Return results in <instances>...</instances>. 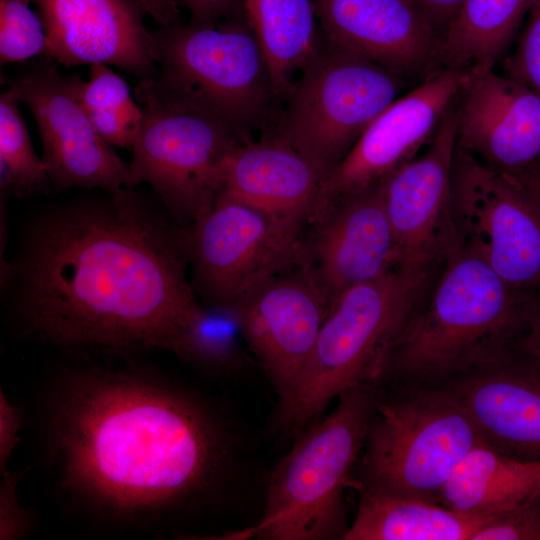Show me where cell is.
<instances>
[{
    "instance_id": "cell-29",
    "label": "cell",
    "mask_w": 540,
    "mask_h": 540,
    "mask_svg": "<svg viewBox=\"0 0 540 540\" xmlns=\"http://www.w3.org/2000/svg\"><path fill=\"white\" fill-rule=\"evenodd\" d=\"M30 3L32 0H0L1 65L46 54V30Z\"/></svg>"
},
{
    "instance_id": "cell-28",
    "label": "cell",
    "mask_w": 540,
    "mask_h": 540,
    "mask_svg": "<svg viewBox=\"0 0 540 540\" xmlns=\"http://www.w3.org/2000/svg\"><path fill=\"white\" fill-rule=\"evenodd\" d=\"M19 97L10 85L0 95V192L26 198L51 189L46 166L33 147L19 109Z\"/></svg>"
},
{
    "instance_id": "cell-10",
    "label": "cell",
    "mask_w": 540,
    "mask_h": 540,
    "mask_svg": "<svg viewBox=\"0 0 540 540\" xmlns=\"http://www.w3.org/2000/svg\"><path fill=\"white\" fill-rule=\"evenodd\" d=\"M452 212L465 252L509 286L540 293V205L514 176L457 147Z\"/></svg>"
},
{
    "instance_id": "cell-38",
    "label": "cell",
    "mask_w": 540,
    "mask_h": 540,
    "mask_svg": "<svg viewBox=\"0 0 540 540\" xmlns=\"http://www.w3.org/2000/svg\"><path fill=\"white\" fill-rule=\"evenodd\" d=\"M540 205V171L514 176Z\"/></svg>"
},
{
    "instance_id": "cell-21",
    "label": "cell",
    "mask_w": 540,
    "mask_h": 540,
    "mask_svg": "<svg viewBox=\"0 0 540 540\" xmlns=\"http://www.w3.org/2000/svg\"><path fill=\"white\" fill-rule=\"evenodd\" d=\"M448 389L484 444L513 458L540 462V374L528 363L513 365L511 359L466 374Z\"/></svg>"
},
{
    "instance_id": "cell-31",
    "label": "cell",
    "mask_w": 540,
    "mask_h": 540,
    "mask_svg": "<svg viewBox=\"0 0 540 540\" xmlns=\"http://www.w3.org/2000/svg\"><path fill=\"white\" fill-rule=\"evenodd\" d=\"M471 540H540V497L495 515Z\"/></svg>"
},
{
    "instance_id": "cell-6",
    "label": "cell",
    "mask_w": 540,
    "mask_h": 540,
    "mask_svg": "<svg viewBox=\"0 0 540 540\" xmlns=\"http://www.w3.org/2000/svg\"><path fill=\"white\" fill-rule=\"evenodd\" d=\"M154 33L158 82L243 141L266 123L276 98L262 49L246 15L211 26Z\"/></svg>"
},
{
    "instance_id": "cell-7",
    "label": "cell",
    "mask_w": 540,
    "mask_h": 540,
    "mask_svg": "<svg viewBox=\"0 0 540 540\" xmlns=\"http://www.w3.org/2000/svg\"><path fill=\"white\" fill-rule=\"evenodd\" d=\"M480 435L449 389H420L379 403L360 455L358 490L437 502Z\"/></svg>"
},
{
    "instance_id": "cell-36",
    "label": "cell",
    "mask_w": 540,
    "mask_h": 540,
    "mask_svg": "<svg viewBox=\"0 0 540 540\" xmlns=\"http://www.w3.org/2000/svg\"><path fill=\"white\" fill-rule=\"evenodd\" d=\"M515 351L540 374V293H538L527 328L519 338Z\"/></svg>"
},
{
    "instance_id": "cell-12",
    "label": "cell",
    "mask_w": 540,
    "mask_h": 540,
    "mask_svg": "<svg viewBox=\"0 0 540 540\" xmlns=\"http://www.w3.org/2000/svg\"><path fill=\"white\" fill-rule=\"evenodd\" d=\"M456 150L452 106L424 153L379 183L398 268L431 274L436 265L461 249L452 212Z\"/></svg>"
},
{
    "instance_id": "cell-3",
    "label": "cell",
    "mask_w": 540,
    "mask_h": 540,
    "mask_svg": "<svg viewBox=\"0 0 540 540\" xmlns=\"http://www.w3.org/2000/svg\"><path fill=\"white\" fill-rule=\"evenodd\" d=\"M537 295L509 286L461 248L445 261L428 301L412 315L385 373L431 380L507 363Z\"/></svg>"
},
{
    "instance_id": "cell-35",
    "label": "cell",
    "mask_w": 540,
    "mask_h": 540,
    "mask_svg": "<svg viewBox=\"0 0 540 540\" xmlns=\"http://www.w3.org/2000/svg\"><path fill=\"white\" fill-rule=\"evenodd\" d=\"M438 39L466 0H410Z\"/></svg>"
},
{
    "instance_id": "cell-20",
    "label": "cell",
    "mask_w": 540,
    "mask_h": 540,
    "mask_svg": "<svg viewBox=\"0 0 540 540\" xmlns=\"http://www.w3.org/2000/svg\"><path fill=\"white\" fill-rule=\"evenodd\" d=\"M324 177L289 144L267 136L235 146L222 162L216 196L302 228L316 209Z\"/></svg>"
},
{
    "instance_id": "cell-14",
    "label": "cell",
    "mask_w": 540,
    "mask_h": 540,
    "mask_svg": "<svg viewBox=\"0 0 540 540\" xmlns=\"http://www.w3.org/2000/svg\"><path fill=\"white\" fill-rule=\"evenodd\" d=\"M294 266L265 279L233 304L249 353L278 396V409L295 393L328 313L309 276L299 265L292 271Z\"/></svg>"
},
{
    "instance_id": "cell-33",
    "label": "cell",
    "mask_w": 540,
    "mask_h": 540,
    "mask_svg": "<svg viewBox=\"0 0 540 540\" xmlns=\"http://www.w3.org/2000/svg\"><path fill=\"white\" fill-rule=\"evenodd\" d=\"M188 11L193 26H211L245 15L243 0H173Z\"/></svg>"
},
{
    "instance_id": "cell-15",
    "label": "cell",
    "mask_w": 540,
    "mask_h": 540,
    "mask_svg": "<svg viewBox=\"0 0 540 540\" xmlns=\"http://www.w3.org/2000/svg\"><path fill=\"white\" fill-rule=\"evenodd\" d=\"M10 85L36 122L42 160L51 188H97L113 192L127 185L129 162L97 132L73 88L71 77L45 65Z\"/></svg>"
},
{
    "instance_id": "cell-4",
    "label": "cell",
    "mask_w": 540,
    "mask_h": 540,
    "mask_svg": "<svg viewBox=\"0 0 540 540\" xmlns=\"http://www.w3.org/2000/svg\"><path fill=\"white\" fill-rule=\"evenodd\" d=\"M383 398L379 380L343 392L329 415L294 435L272 471L260 520L219 539L344 540V492L355 487L354 471Z\"/></svg>"
},
{
    "instance_id": "cell-18",
    "label": "cell",
    "mask_w": 540,
    "mask_h": 540,
    "mask_svg": "<svg viewBox=\"0 0 540 540\" xmlns=\"http://www.w3.org/2000/svg\"><path fill=\"white\" fill-rule=\"evenodd\" d=\"M47 34L45 56L71 68L116 66L139 80L158 75L154 33L138 0H32Z\"/></svg>"
},
{
    "instance_id": "cell-5",
    "label": "cell",
    "mask_w": 540,
    "mask_h": 540,
    "mask_svg": "<svg viewBox=\"0 0 540 540\" xmlns=\"http://www.w3.org/2000/svg\"><path fill=\"white\" fill-rule=\"evenodd\" d=\"M429 276L397 268L332 303L295 393L278 409L286 433L315 421L346 390L381 379Z\"/></svg>"
},
{
    "instance_id": "cell-32",
    "label": "cell",
    "mask_w": 540,
    "mask_h": 540,
    "mask_svg": "<svg viewBox=\"0 0 540 540\" xmlns=\"http://www.w3.org/2000/svg\"><path fill=\"white\" fill-rule=\"evenodd\" d=\"M0 489V538L16 539L28 532L29 519L22 508L17 495V484L20 478L9 470L1 472Z\"/></svg>"
},
{
    "instance_id": "cell-2",
    "label": "cell",
    "mask_w": 540,
    "mask_h": 540,
    "mask_svg": "<svg viewBox=\"0 0 540 540\" xmlns=\"http://www.w3.org/2000/svg\"><path fill=\"white\" fill-rule=\"evenodd\" d=\"M44 416L60 490L114 522H156L210 496L229 472L220 417L146 370H69L50 389Z\"/></svg>"
},
{
    "instance_id": "cell-23",
    "label": "cell",
    "mask_w": 540,
    "mask_h": 540,
    "mask_svg": "<svg viewBox=\"0 0 540 540\" xmlns=\"http://www.w3.org/2000/svg\"><path fill=\"white\" fill-rule=\"evenodd\" d=\"M359 492L344 540H471L495 516L463 513L418 497Z\"/></svg>"
},
{
    "instance_id": "cell-25",
    "label": "cell",
    "mask_w": 540,
    "mask_h": 540,
    "mask_svg": "<svg viewBox=\"0 0 540 540\" xmlns=\"http://www.w3.org/2000/svg\"><path fill=\"white\" fill-rule=\"evenodd\" d=\"M531 0H466L437 41L439 68L491 66L515 36Z\"/></svg>"
},
{
    "instance_id": "cell-9",
    "label": "cell",
    "mask_w": 540,
    "mask_h": 540,
    "mask_svg": "<svg viewBox=\"0 0 540 540\" xmlns=\"http://www.w3.org/2000/svg\"><path fill=\"white\" fill-rule=\"evenodd\" d=\"M134 96L142 124L126 186L150 185L159 201L190 225L213 202L226 155L246 141L178 99L156 77L139 80Z\"/></svg>"
},
{
    "instance_id": "cell-22",
    "label": "cell",
    "mask_w": 540,
    "mask_h": 540,
    "mask_svg": "<svg viewBox=\"0 0 540 540\" xmlns=\"http://www.w3.org/2000/svg\"><path fill=\"white\" fill-rule=\"evenodd\" d=\"M539 497V461L513 458L482 442L455 468L437 503L463 513L496 515Z\"/></svg>"
},
{
    "instance_id": "cell-16",
    "label": "cell",
    "mask_w": 540,
    "mask_h": 540,
    "mask_svg": "<svg viewBox=\"0 0 540 540\" xmlns=\"http://www.w3.org/2000/svg\"><path fill=\"white\" fill-rule=\"evenodd\" d=\"M457 147L500 172L540 171V96L491 66L463 70L453 104Z\"/></svg>"
},
{
    "instance_id": "cell-13",
    "label": "cell",
    "mask_w": 540,
    "mask_h": 540,
    "mask_svg": "<svg viewBox=\"0 0 540 540\" xmlns=\"http://www.w3.org/2000/svg\"><path fill=\"white\" fill-rule=\"evenodd\" d=\"M462 73L437 68L383 110L325 178L311 219L341 198L378 185L414 159L452 108Z\"/></svg>"
},
{
    "instance_id": "cell-19",
    "label": "cell",
    "mask_w": 540,
    "mask_h": 540,
    "mask_svg": "<svg viewBox=\"0 0 540 540\" xmlns=\"http://www.w3.org/2000/svg\"><path fill=\"white\" fill-rule=\"evenodd\" d=\"M324 41L404 74L436 64L437 37L410 0H313Z\"/></svg>"
},
{
    "instance_id": "cell-26",
    "label": "cell",
    "mask_w": 540,
    "mask_h": 540,
    "mask_svg": "<svg viewBox=\"0 0 540 540\" xmlns=\"http://www.w3.org/2000/svg\"><path fill=\"white\" fill-rule=\"evenodd\" d=\"M246 351L235 306L201 303L184 331L177 357L204 372L230 375L245 368Z\"/></svg>"
},
{
    "instance_id": "cell-27",
    "label": "cell",
    "mask_w": 540,
    "mask_h": 540,
    "mask_svg": "<svg viewBox=\"0 0 540 540\" xmlns=\"http://www.w3.org/2000/svg\"><path fill=\"white\" fill-rule=\"evenodd\" d=\"M76 96L101 137L110 145L130 149L142 124V110L128 83L106 64H93L89 78L72 75Z\"/></svg>"
},
{
    "instance_id": "cell-17",
    "label": "cell",
    "mask_w": 540,
    "mask_h": 540,
    "mask_svg": "<svg viewBox=\"0 0 540 540\" xmlns=\"http://www.w3.org/2000/svg\"><path fill=\"white\" fill-rule=\"evenodd\" d=\"M298 265L328 306L345 291L394 269L397 250L379 184L336 201L311 220Z\"/></svg>"
},
{
    "instance_id": "cell-11",
    "label": "cell",
    "mask_w": 540,
    "mask_h": 540,
    "mask_svg": "<svg viewBox=\"0 0 540 540\" xmlns=\"http://www.w3.org/2000/svg\"><path fill=\"white\" fill-rule=\"evenodd\" d=\"M190 227V283L202 304L232 305L298 260L301 228L231 199L215 196Z\"/></svg>"
},
{
    "instance_id": "cell-8",
    "label": "cell",
    "mask_w": 540,
    "mask_h": 540,
    "mask_svg": "<svg viewBox=\"0 0 540 540\" xmlns=\"http://www.w3.org/2000/svg\"><path fill=\"white\" fill-rule=\"evenodd\" d=\"M403 75L323 40L298 75L269 136L307 157L325 180L399 97Z\"/></svg>"
},
{
    "instance_id": "cell-1",
    "label": "cell",
    "mask_w": 540,
    "mask_h": 540,
    "mask_svg": "<svg viewBox=\"0 0 540 540\" xmlns=\"http://www.w3.org/2000/svg\"><path fill=\"white\" fill-rule=\"evenodd\" d=\"M191 227L154 195L109 197L34 215L1 294L20 334L72 353L162 349L177 356L200 308L187 278Z\"/></svg>"
},
{
    "instance_id": "cell-37",
    "label": "cell",
    "mask_w": 540,
    "mask_h": 540,
    "mask_svg": "<svg viewBox=\"0 0 540 540\" xmlns=\"http://www.w3.org/2000/svg\"><path fill=\"white\" fill-rule=\"evenodd\" d=\"M159 27L182 24L180 8L173 0H138Z\"/></svg>"
},
{
    "instance_id": "cell-30",
    "label": "cell",
    "mask_w": 540,
    "mask_h": 540,
    "mask_svg": "<svg viewBox=\"0 0 540 540\" xmlns=\"http://www.w3.org/2000/svg\"><path fill=\"white\" fill-rule=\"evenodd\" d=\"M505 70L540 96V0H531L528 21Z\"/></svg>"
},
{
    "instance_id": "cell-24",
    "label": "cell",
    "mask_w": 540,
    "mask_h": 540,
    "mask_svg": "<svg viewBox=\"0 0 540 540\" xmlns=\"http://www.w3.org/2000/svg\"><path fill=\"white\" fill-rule=\"evenodd\" d=\"M264 54L274 94L286 99L323 38L313 0H243Z\"/></svg>"
},
{
    "instance_id": "cell-34",
    "label": "cell",
    "mask_w": 540,
    "mask_h": 540,
    "mask_svg": "<svg viewBox=\"0 0 540 540\" xmlns=\"http://www.w3.org/2000/svg\"><path fill=\"white\" fill-rule=\"evenodd\" d=\"M20 409L9 402L3 391L0 393V471L8 470L7 465L19 441L21 426Z\"/></svg>"
}]
</instances>
